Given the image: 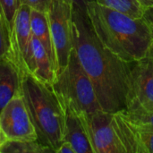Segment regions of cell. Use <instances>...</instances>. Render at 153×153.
Wrapping results in <instances>:
<instances>
[{
    "label": "cell",
    "mask_w": 153,
    "mask_h": 153,
    "mask_svg": "<svg viewBox=\"0 0 153 153\" xmlns=\"http://www.w3.org/2000/svg\"><path fill=\"white\" fill-rule=\"evenodd\" d=\"M138 1L144 8L153 6V0H138Z\"/></svg>",
    "instance_id": "cell-24"
},
{
    "label": "cell",
    "mask_w": 153,
    "mask_h": 153,
    "mask_svg": "<svg viewBox=\"0 0 153 153\" xmlns=\"http://www.w3.org/2000/svg\"><path fill=\"white\" fill-rule=\"evenodd\" d=\"M73 42L101 108L109 113L125 110L134 63L122 60L100 42L86 12L73 9Z\"/></svg>",
    "instance_id": "cell-1"
},
{
    "label": "cell",
    "mask_w": 153,
    "mask_h": 153,
    "mask_svg": "<svg viewBox=\"0 0 153 153\" xmlns=\"http://www.w3.org/2000/svg\"><path fill=\"white\" fill-rule=\"evenodd\" d=\"M86 13L98 39L119 58L134 63L148 56L153 38L143 18L131 17L95 1L87 4Z\"/></svg>",
    "instance_id": "cell-2"
},
{
    "label": "cell",
    "mask_w": 153,
    "mask_h": 153,
    "mask_svg": "<svg viewBox=\"0 0 153 153\" xmlns=\"http://www.w3.org/2000/svg\"><path fill=\"white\" fill-rule=\"evenodd\" d=\"M79 116L85 126L93 153H126L114 128L112 113L99 109Z\"/></svg>",
    "instance_id": "cell-6"
},
{
    "label": "cell",
    "mask_w": 153,
    "mask_h": 153,
    "mask_svg": "<svg viewBox=\"0 0 153 153\" xmlns=\"http://www.w3.org/2000/svg\"><path fill=\"white\" fill-rule=\"evenodd\" d=\"M22 74L7 56L0 57V113L6 104L21 91Z\"/></svg>",
    "instance_id": "cell-12"
},
{
    "label": "cell",
    "mask_w": 153,
    "mask_h": 153,
    "mask_svg": "<svg viewBox=\"0 0 153 153\" xmlns=\"http://www.w3.org/2000/svg\"><path fill=\"white\" fill-rule=\"evenodd\" d=\"M9 29L3 8L0 4V57L8 56Z\"/></svg>",
    "instance_id": "cell-19"
},
{
    "label": "cell",
    "mask_w": 153,
    "mask_h": 153,
    "mask_svg": "<svg viewBox=\"0 0 153 153\" xmlns=\"http://www.w3.org/2000/svg\"><path fill=\"white\" fill-rule=\"evenodd\" d=\"M6 141H7V139L5 138V136H4V134H3V132H2V130H1V127H0V149H1V147L3 146V144H4Z\"/></svg>",
    "instance_id": "cell-25"
},
{
    "label": "cell",
    "mask_w": 153,
    "mask_h": 153,
    "mask_svg": "<svg viewBox=\"0 0 153 153\" xmlns=\"http://www.w3.org/2000/svg\"><path fill=\"white\" fill-rule=\"evenodd\" d=\"M56 153H75L71 144L67 142H63Z\"/></svg>",
    "instance_id": "cell-23"
},
{
    "label": "cell",
    "mask_w": 153,
    "mask_h": 153,
    "mask_svg": "<svg viewBox=\"0 0 153 153\" xmlns=\"http://www.w3.org/2000/svg\"><path fill=\"white\" fill-rule=\"evenodd\" d=\"M114 128L126 153H153V131L131 122L125 113H112Z\"/></svg>",
    "instance_id": "cell-10"
},
{
    "label": "cell",
    "mask_w": 153,
    "mask_h": 153,
    "mask_svg": "<svg viewBox=\"0 0 153 153\" xmlns=\"http://www.w3.org/2000/svg\"><path fill=\"white\" fill-rule=\"evenodd\" d=\"M0 4L3 8L5 16V20L9 29V35H10L21 3L20 0H0Z\"/></svg>",
    "instance_id": "cell-18"
},
{
    "label": "cell",
    "mask_w": 153,
    "mask_h": 153,
    "mask_svg": "<svg viewBox=\"0 0 153 153\" xmlns=\"http://www.w3.org/2000/svg\"><path fill=\"white\" fill-rule=\"evenodd\" d=\"M97 4L134 18H143L145 8L138 0H94Z\"/></svg>",
    "instance_id": "cell-16"
},
{
    "label": "cell",
    "mask_w": 153,
    "mask_h": 153,
    "mask_svg": "<svg viewBox=\"0 0 153 153\" xmlns=\"http://www.w3.org/2000/svg\"><path fill=\"white\" fill-rule=\"evenodd\" d=\"M126 117L134 124L153 131V111H146L142 109L123 110Z\"/></svg>",
    "instance_id": "cell-17"
},
{
    "label": "cell",
    "mask_w": 153,
    "mask_h": 153,
    "mask_svg": "<svg viewBox=\"0 0 153 153\" xmlns=\"http://www.w3.org/2000/svg\"><path fill=\"white\" fill-rule=\"evenodd\" d=\"M21 92L34 125L38 141L56 153L63 143L65 109L50 84L32 75H22Z\"/></svg>",
    "instance_id": "cell-3"
},
{
    "label": "cell",
    "mask_w": 153,
    "mask_h": 153,
    "mask_svg": "<svg viewBox=\"0 0 153 153\" xmlns=\"http://www.w3.org/2000/svg\"><path fill=\"white\" fill-rule=\"evenodd\" d=\"M0 127L7 141H38V135L20 91L0 113Z\"/></svg>",
    "instance_id": "cell-7"
},
{
    "label": "cell",
    "mask_w": 153,
    "mask_h": 153,
    "mask_svg": "<svg viewBox=\"0 0 153 153\" xmlns=\"http://www.w3.org/2000/svg\"><path fill=\"white\" fill-rule=\"evenodd\" d=\"M30 7L21 4L9 35L8 56L18 68L22 76L29 74L31 58L32 33L30 29Z\"/></svg>",
    "instance_id": "cell-8"
},
{
    "label": "cell",
    "mask_w": 153,
    "mask_h": 153,
    "mask_svg": "<svg viewBox=\"0 0 153 153\" xmlns=\"http://www.w3.org/2000/svg\"><path fill=\"white\" fill-rule=\"evenodd\" d=\"M30 29L32 35L38 39L43 45L45 50L49 56L55 70H56V56L55 49L50 33V27L48 13L36 10L30 9Z\"/></svg>",
    "instance_id": "cell-14"
},
{
    "label": "cell",
    "mask_w": 153,
    "mask_h": 153,
    "mask_svg": "<svg viewBox=\"0 0 153 153\" xmlns=\"http://www.w3.org/2000/svg\"><path fill=\"white\" fill-rule=\"evenodd\" d=\"M64 106L78 115L91 114L102 109L93 84L73 48L66 66L56 75L53 84Z\"/></svg>",
    "instance_id": "cell-4"
},
{
    "label": "cell",
    "mask_w": 153,
    "mask_h": 153,
    "mask_svg": "<svg viewBox=\"0 0 153 153\" xmlns=\"http://www.w3.org/2000/svg\"><path fill=\"white\" fill-rule=\"evenodd\" d=\"M71 3L73 5L74 10H79L82 12H86V6L89 2L94 1V0H67Z\"/></svg>",
    "instance_id": "cell-22"
},
{
    "label": "cell",
    "mask_w": 153,
    "mask_h": 153,
    "mask_svg": "<svg viewBox=\"0 0 153 153\" xmlns=\"http://www.w3.org/2000/svg\"><path fill=\"white\" fill-rule=\"evenodd\" d=\"M147 57H151V58L153 59V43L152 45V47H151V49L149 51V54H148V56Z\"/></svg>",
    "instance_id": "cell-26"
},
{
    "label": "cell",
    "mask_w": 153,
    "mask_h": 153,
    "mask_svg": "<svg viewBox=\"0 0 153 153\" xmlns=\"http://www.w3.org/2000/svg\"><path fill=\"white\" fill-rule=\"evenodd\" d=\"M47 13L55 49L57 75L66 66L74 48L73 5L67 0H52Z\"/></svg>",
    "instance_id": "cell-5"
},
{
    "label": "cell",
    "mask_w": 153,
    "mask_h": 153,
    "mask_svg": "<svg viewBox=\"0 0 153 153\" xmlns=\"http://www.w3.org/2000/svg\"><path fill=\"white\" fill-rule=\"evenodd\" d=\"M143 18L144 19V21L148 24V26H149V28H150V30L152 31L153 38V6L145 8Z\"/></svg>",
    "instance_id": "cell-21"
},
{
    "label": "cell",
    "mask_w": 153,
    "mask_h": 153,
    "mask_svg": "<svg viewBox=\"0 0 153 153\" xmlns=\"http://www.w3.org/2000/svg\"><path fill=\"white\" fill-rule=\"evenodd\" d=\"M52 0H20L21 4L29 5L32 9H36L44 13H48Z\"/></svg>",
    "instance_id": "cell-20"
},
{
    "label": "cell",
    "mask_w": 153,
    "mask_h": 153,
    "mask_svg": "<svg viewBox=\"0 0 153 153\" xmlns=\"http://www.w3.org/2000/svg\"><path fill=\"white\" fill-rule=\"evenodd\" d=\"M54 151L39 141H6L0 149V153H50ZM55 153V152H54Z\"/></svg>",
    "instance_id": "cell-15"
},
{
    "label": "cell",
    "mask_w": 153,
    "mask_h": 153,
    "mask_svg": "<svg viewBox=\"0 0 153 153\" xmlns=\"http://www.w3.org/2000/svg\"><path fill=\"white\" fill-rule=\"evenodd\" d=\"M65 119L63 142L69 143L75 153H93L81 117L70 108L65 106Z\"/></svg>",
    "instance_id": "cell-11"
},
{
    "label": "cell",
    "mask_w": 153,
    "mask_h": 153,
    "mask_svg": "<svg viewBox=\"0 0 153 153\" xmlns=\"http://www.w3.org/2000/svg\"><path fill=\"white\" fill-rule=\"evenodd\" d=\"M127 110L153 111V59L145 57L133 65Z\"/></svg>",
    "instance_id": "cell-9"
},
{
    "label": "cell",
    "mask_w": 153,
    "mask_h": 153,
    "mask_svg": "<svg viewBox=\"0 0 153 153\" xmlns=\"http://www.w3.org/2000/svg\"><path fill=\"white\" fill-rule=\"evenodd\" d=\"M29 74L32 75L39 81L50 85L53 84L56 76L54 65L49 56L41 42L33 35Z\"/></svg>",
    "instance_id": "cell-13"
}]
</instances>
